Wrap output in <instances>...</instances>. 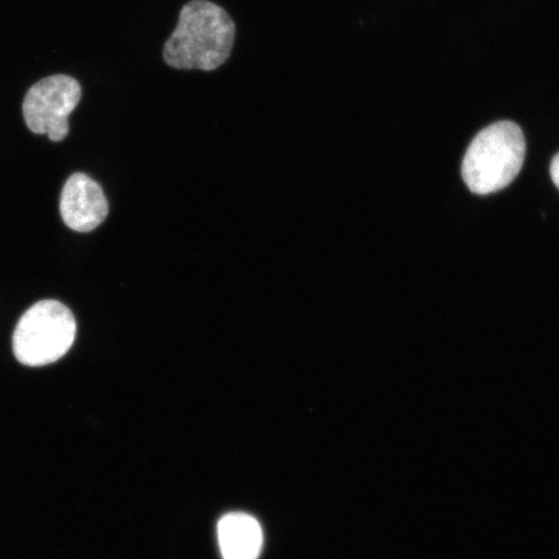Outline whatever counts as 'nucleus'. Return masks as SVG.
<instances>
[{
    "mask_svg": "<svg viewBox=\"0 0 559 559\" xmlns=\"http://www.w3.org/2000/svg\"><path fill=\"white\" fill-rule=\"evenodd\" d=\"M526 140L519 124L501 121L488 126L474 138L463 163V178L475 194L504 190L519 177Z\"/></svg>",
    "mask_w": 559,
    "mask_h": 559,
    "instance_id": "2",
    "label": "nucleus"
},
{
    "mask_svg": "<svg viewBox=\"0 0 559 559\" xmlns=\"http://www.w3.org/2000/svg\"><path fill=\"white\" fill-rule=\"evenodd\" d=\"M81 99L82 87L73 76L56 74L35 83L23 104L27 129L62 142L69 134L68 118Z\"/></svg>",
    "mask_w": 559,
    "mask_h": 559,
    "instance_id": "4",
    "label": "nucleus"
},
{
    "mask_svg": "<svg viewBox=\"0 0 559 559\" xmlns=\"http://www.w3.org/2000/svg\"><path fill=\"white\" fill-rule=\"evenodd\" d=\"M218 542L225 559H258L263 547L260 522L245 513H229L218 523Z\"/></svg>",
    "mask_w": 559,
    "mask_h": 559,
    "instance_id": "6",
    "label": "nucleus"
},
{
    "mask_svg": "<svg viewBox=\"0 0 559 559\" xmlns=\"http://www.w3.org/2000/svg\"><path fill=\"white\" fill-rule=\"evenodd\" d=\"M550 175L551 179H554V183L559 190V153L558 155L551 160L550 165Z\"/></svg>",
    "mask_w": 559,
    "mask_h": 559,
    "instance_id": "7",
    "label": "nucleus"
},
{
    "mask_svg": "<svg viewBox=\"0 0 559 559\" xmlns=\"http://www.w3.org/2000/svg\"><path fill=\"white\" fill-rule=\"evenodd\" d=\"M235 37L236 25L227 11L209 0H192L179 13L164 59L174 69L213 72L229 59Z\"/></svg>",
    "mask_w": 559,
    "mask_h": 559,
    "instance_id": "1",
    "label": "nucleus"
},
{
    "mask_svg": "<svg viewBox=\"0 0 559 559\" xmlns=\"http://www.w3.org/2000/svg\"><path fill=\"white\" fill-rule=\"evenodd\" d=\"M74 314L58 300H40L20 319L13 333V354L21 365L45 367L58 361L73 346Z\"/></svg>",
    "mask_w": 559,
    "mask_h": 559,
    "instance_id": "3",
    "label": "nucleus"
},
{
    "mask_svg": "<svg viewBox=\"0 0 559 559\" xmlns=\"http://www.w3.org/2000/svg\"><path fill=\"white\" fill-rule=\"evenodd\" d=\"M60 213L69 228L87 234L107 218L109 205L102 187L86 174L76 173L61 192Z\"/></svg>",
    "mask_w": 559,
    "mask_h": 559,
    "instance_id": "5",
    "label": "nucleus"
}]
</instances>
